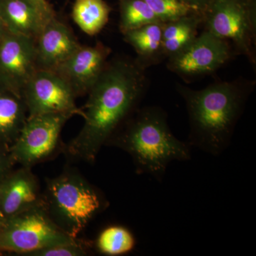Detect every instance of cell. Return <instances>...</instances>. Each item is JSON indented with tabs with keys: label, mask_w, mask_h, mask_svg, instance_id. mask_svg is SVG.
<instances>
[{
	"label": "cell",
	"mask_w": 256,
	"mask_h": 256,
	"mask_svg": "<svg viewBox=\"0 0 256 256\" xmlns=\"http://www.w3.org/2000/svg\"><path fill=\"white\" fill-rule=\"evenodd\" d=\"M146 68L136 62L118 60L107 64L88 92L82 110L84 124L78 136L66 146L73 159L95 162L102 146L140 102L146 90Z\"/></svg>",
	"instance_id": "cell-1"
},
{
	"label": "cell",
	"mask_w": 256,
	"mask_h": 256,
	"mask_svg": "<svg viewBox=\"0 0 256 256\" xmlns=\"http://www.w3.org/2000/svg\"><path fill=\"white\" fill-rule=\"evenodd\" d=\"M190 118L188 144L210 156L222 154L230 144L242 114L246 92L236 82H220L202 90L178 85Z\"/></svg>",
	"instance_id": "cell-2"
},
{
	"label": "cell",
	"mask_w": 256,
	"mask_h": 256,
	"mask_svg": "<svg viewBox=\"0 0 256 256\" xmlns=\"http://www.w3.org/2000/svg\"><path fill=\"white\" fill-rule=\"evenodd\" d=\"M106 146H117L132 158L138 174H148L158 181L164 178L173 161L191 159V146L170 130L166 116L158 108H144L118 130Z\"/></svg>",
	"instance_id": "cell-3"
},
{
	"label": "cell",
	"mask_w": 256,
	"mask_h": 256,
	"mask_svg": "<svg viewBox=\"0 0 256 256\" xmlns=\"http://www.w3.org/2000/svg\"><path fill=\"white\" fill-rule=\"evenodd\" d=\"M42 205L57 226L76 238L106 207L100 192L82 174L68 171L46 180Z\"/></svg>",
	"instance_id": "cell-4"
},
{
	"label": "cell",
	"mask_w": 256,
	"mask_h": 256,
	"mask_svg": "<svg viewBox=\"0 0 256 256\" xmlns=\"http://www.w3.org/2000/svg\"><path fill=\"white\" fill-rule=\"evenodd\" d=\"M78 240L57 226L41 205L4 220L0 228V254L24 256L43 248Z\"/></svg>",
	"instance_id": "cell-5"
},
{
	"label": "cell",
	"mask_w": 256,
	"mask_h": 256,
	"mask_svg": "<svg viewBox=\"0 0 256 256\" xmlns=\"http://www.w3.org/2000/svg\"><path fill=\"white\" fill-rule=\"evenodd\" d=\"M202 24L256 64V0H214L202 14Z\"/></svg>",
	"instance_id": "cell-6"
},
{
	"label": "cell",
	"mask_w": 256,
	"mask_h": 256,
	"mask_svg": "<svg viewBox=\"0 0 256 256\" xmlns=\"http://www.w3.org/2000/svg\"><path fill=\"white\" fill-rule=\"evenodd\" d=\"M70 118L64 114L28 117L18 138L10 146L14 164L32 168L54 156L60 146V132Z\"/></svg>",
	"instance_id": "cell-7"
},
{
	"label": "cell",
	"mask_w": 256,
	"mask_h": 256,
	"mask_svg": "<svg viewBox=\"0 0 256 256\" xmlns=\"http://www.w3.org/2000/svg\"><path fill=\"white\" fill-rule=\"evenodd\" d=\"M73 88L54 70L38 68L24 89L28 117L45 114L82 116Z\"/></svg>",
	"instance_id": "cell-8"
},
{
	"label": "cell",
	"mask_w": 256,
	"mask_h": 256,
	"mask_svg": "<svg viewBox=\"0 0 256 256\" xmlns=\"http://www.w3.org/2000/svg\"><path fill=\"white\" fill-rule=\"evenodd\" d=\"M232 54L228 42L205 30L184 50L168 58V67L180 76L192 78L213 73Z\"/></svg>",
	"instance_id": "cell-9"
},
{
	"label": "cell",
	"mask_w": 256,
	"mask_h": 256,
	"mask_svg": "<svg viewBox=\"0 0 256 256\" xmlns=\"http://www.w3.org/2000/svg\"><path fill=\"white\" fill-rule=\"evenodd\" d=\"M38 68L35 40L6 32L0 40V88L22 97Z\"/></svg>",
	"instance_id": "cell-10"
},
{
	"label": "cell",
	"mask_w": 256,
	"mask_h": 256,
	"mask_svg": "<svg viewBox=\"0 0 256 256\" xmlns=\"http://www.w3.org/2000/svg\"><path fill=\"white\" fill-rule=\"evenodd\" d=\"M40 182L31 168L11 170L0 182V212L4 220L42 205Z\"/></svg>",
	"instance_id": "cell-11"
},
{
	"label": "cell",
	"mask_w": 256,
	"mask_h": 256,
	"mask_svg": "<svg viewBox=\"0 0 256 256\" xmlns=\"http://www.w3.org/2000/svg\"><path fill=\"white\" fill-rule=\"evenodd\" d=\"M110 54V48L101 43L92 46L80 45L54 72L68 82L76 96L88 94L106 68Z\"/></svg>",
	"instance_id": "cell-12"
},
{
	"label": "cell",
	"mask_w": 256,
	"mask_h": 256,
	"mask_svg": "<svg viewBox=\"0 0 256 256\" xmlns=\"http://www.w3.org/2000/svg\"><path fill=\"white\" fill-rule=\"evenodd\" d=\"M38 68L55 70L79 47L73 33L54 16L48 20L35 40Z\"/></svg>",
	"instance_id": "cell-13"
},
{
	"label": "cell",
	"mask_w": 256,
	"mask_h": 256,
	"mask_svg": "<svg viewBox=\"0 0 256 256\" xmlns=\"http://www.w3.org/2000/svg\"><path fill=\"white\" fill-rule=\"evenodd\" d=\"M0 16L8 32L35 40L54 14L32 0H0Z\"/></svg>",
	"instance_id": "cell-14"
},
{
	"label": "cell",
	"mask_w": 256,
	"mask_h": 256,
	"mask_svg": "<svg viewBox=\"0 0 256 256\" xmlns=\"http://www.w3.org/2000/svg\"><path fill=\"white\" fill-rule=\"evenodd\" d=\"M124 38L136 50L138 63L144 68L164 57L162 46V22L148 24L124 34Z\"/></svg>",
	"instance_id": "cell-15"
},
{
	"label": "cell",
	"mask_w": 256,
	"mask_h": 256,
	"mask_svg": "<svg viewBox=\"0 0 256 256\" xmlns=\"http://www.w3.org/2000/svg\"><path fill=\"white\" fill-rule=\"evenodd\" d=\"M28 118L24 98L0 88V142L11 146Z\"/></svg>",
	"instance_id": "cell-16"
},
{
	"label": "cell",
	"mask_w": 256,
	"mask_h": 256,
	"mask_svg": "<svg viewBox=\"0 0 256 256\" xmlns=\"http://www.w3.org/2000/svg\"><path fill=\"white\" fill-rule=\"evenodd\" d=\"M202 16L193 13L162 22V46L164 57L170 58L184 50L198 36Z\"/></svg>",
	"instance_id": "cell-17"
},
{
	"label": "cell",
	"mask_w": 256,
	"mask_h": 256,
	"mask_svg": "<svg viewBox=\"0 0 256 256\" xmlns=\"http://www.w3.org/2000/svg\"><path fill=\"white\" fill-rule=\"evenodd\" d=\"M110 12V6L104 0H75L72 16L84 33L95 36L107 24Z\"/></svg>",
	"instance_id": "cell-18"
},
{
	"label": "cell",
	"mask_w": 256,
	"mask_h": 256,
	"mask_svg": "<svg viewBox=\"0 0 256 256\" xmlns=\"http://www.w3.org/2000/svg\"><path fill=\"white\" fill-rule=\"evenodd\" d=\"M136 246L134 234L126 227L120 225L106 227L99 234L96 242L98 252L108 256L129 254L134 250Z\"/></svg>",
	"instance_id": "cell-19"
},
{
	"label": "cell",
	"mask_w": 256,
	"mask_h": 256,
	"mask_svg": "<svg viewBox=\"0 0 256 256\" xmlns=\"http://www.w3.org/2000/svg\"><path fill=\"white\" fill-rule=\"evenodd\" d=\"M120 28L122 34L148 24L161 22L144 0H119Z\"/></svg>",
	"instance_id": "cell-20"
},
{
	"label": "cell",
	"mask_w": 256,
	"mask_h": 256,
	"mask_svg": "<svg viewBox=\"0 0 256 256\" xmlns=\"http://www.w3.org/2000/svg\"><path fill=\"white\" fill-rule=\"evenodd\" d=\"M161 22L198 13L181 0H144Z\"/></svg>",
	"instance_id": "cell-21"
},
{
	"label": "cell",
	"mask_w": 256,
	"mask_h": 256,
	"mask_svg": "<svg viewBox=\"0 0 256 256\" xmlns=\"http://www.w3.org/2000/svg\"><path fill=\"white\" fill-rule=\"evenodd\" d=\"M88 245L82 240L69 244H58L28 252L24 256H85Z\"/></svg>",
	"instance_id": "cell-22"
},
{
	"label": "cell",
	"mask_w": 256,
	"mask_h": 256,
	"mask_svg": "<svg viewBox=\"0 0 256 256\" xmlns=\"http://www.w3.org/2000/svg\"><path fill=\"white\" fill-rule=\"evenodd\" d=\"M14 165L10 146L0 142V182L11 170L14 169Z\"/></svg>",
	"instance_id": "cell-23"
},
{
	"label": "cell",
	"mask_w": 256,
	"mask_h": 256,
	"mask_svg": "<svg viewBox=\"0 0 256 256\" xmlns=\"http://www.w3.org/2000/svg\"><path fill=\"white\" fill-rule=\"evenodd\" d=\"M184 4L194 10L196 12L202 15L208 9V6L214 0H181Z\"/></svg>",
	"instance_id": "cell-24"
},
{
	"label": "cell",
	"mask_w": 256,
	"mask_h": 256,
	"mask_svg": "<svg viewBox=\"0 0 256 256\" xmlns=\"http://www.w3.org/2000/svg\"><path fill=\"white\" fill-rule=\"evenodd\" d=\"M32 1H34V2H36V4L40 5L42 8L47 10V11L53 12L52 11V8L48 6V3H47L45 0H32Z\"/></svg>",
	"instance_id": "cell-25"
},
{
	"label": "cell",
	"mask_w": 256,
	"mask_h": 256,
	"mask_svg": "<svg viewBox=\"0 0 256 256\" xmlns=\"http://www.w3.org/2000/svg\"><path fill=\"white\" fill-rule=\"evenodd\" d=\"M8 32V28H6L2 18L1 16H0V40H2V38L4 36L5 34Z\"/></svg>",
	"instance_id": "cell-26"
},
{
	"label": "cell",
	"mask_w": 256,
	"mask_h": 256,
	"mask_svg": "<svg viewBox=\"0 0 256 256\" xmlns=\"http://www.w3.org/2000/svg\"><path fill=\"white\" fill-rule=\"evenodd\" d=\"M4 220L3 218L1 212H0V228H1L2 226L3 223H4Z\"/></svg>",
	"instance_id": "cell-27"
}]
</instances>
